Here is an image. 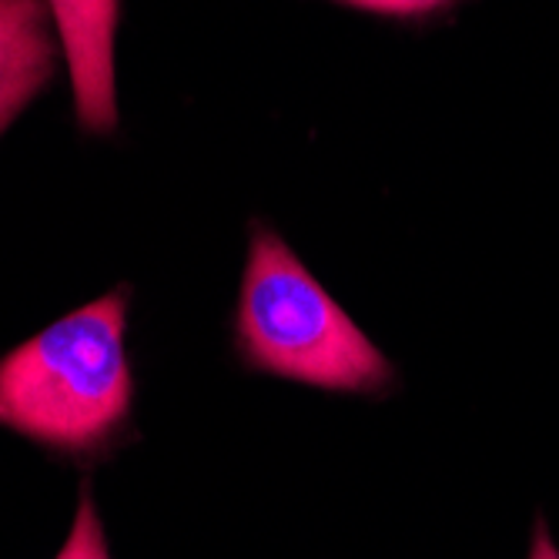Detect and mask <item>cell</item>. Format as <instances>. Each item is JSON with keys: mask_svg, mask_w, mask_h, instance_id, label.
<instances>
[{"mask_svg": "<svg viewBox=\"0 0 559 559\" xmlns=\"http://www.w3.org/2000/svg\"><path fill=\"white\" fill-rule=\"evenodd\" d=\"M58 559H111V552H108V536H105V526H100V516H97V510H94V499H91V489H87V486H84V492H81L71 536H68V543L61 546Z\"/></svg>", "mask_w": 559, "mask_h": 559, "instance_id": "obj_5", "label": "cell"}, {"mask_svg": "<svg viewBox=\"0 0 559 559\" xmlns=\"http://www.w3.org/2000/svg\"><path fill=\"white\" fill-rule=\"evenodd\" d=\"M128 292L118 288L47 325L0 359V426L58 452H100L134 402Z\"/></svg>", "mask_w": 559, "mask_h": 559, "instance_id": "obj_1", "label": "cell"}, {"mask_svg": "<svg viewBox=\"0 0 559 559\" xmlns=\"http://www.w3.org/2000/svg\"><path fill=\"white\" fill-rule=\"evenodd\" d=\"M47 8L55 14L71 68L78 121L94 134L115 131V31L121 0H47Z\"/></svg>", "mask_w": 559, "mask_h": 559, "instance_id": "obj_3", "label": "cell"}, {"mask_svg": "<svg viewBox=\"0 0 559 559\" xmlns=\"http://www.w3.org/2000/svg\"><path fill=\"white\" fill-rule=\"evenodd\" d=\"M335 4L379 14V17H402V21H416V17H432L445 8H452L455 0H335Z\"/></svg>", "mask_w": 559, "mask_h": 559, "instance_id": "obj_6", "label": "cell"}, {"mask_svg": "<svg viewBox=\"0 0 559 559\" xmlns=\"http://www.w3.org/2000/svg\"><path fill=\"white\" fill-rule=\"evenodd\" d=\"M530 559H559V549L552 546V536L546 530L543 520H536V530H533V546H530Z\"/></svg>", "mask_w": 559, "mask_h": 559, "instance_id": "obj_7", "label": "cell"}, {"mask_svg": "<svg viewBox=\"0 0 559 559\" xmlns=\"http://www.w3.org/2000/svg\"><path fill=\"white\" fill-rule=\"evenodd\" d=\"M235 348L255 372L325 392L376 395L395 372L269 225H255L235 312Z\"/></svg>", "mask_w": 559, "mask_h": 559, "instance_id": "obj_2", "label": "cell"}, {"mask_svg": "<svg viewBox=\"0 0 559 559\" xmlns=\"http://www.w3.org/2000/svg\"><path fill=\"white\" fill-rule=\"evenodd\" d=\"M61 50L47 0H0V134L55 81Z\"/></svg>", "mask_w": 559, "mask_h": 559, "instance_id": "obj_4", "label": "cell"}]
</instances>
